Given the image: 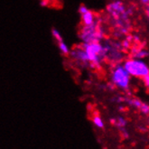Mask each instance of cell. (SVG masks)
Wrapping results in <instances>:
<instances>
[{
  "instance_id": "1",
  "label": "cell",
  "mask_w": 149,
  "mask_h": 149,
  "mask_svg": "<svg viewBox=\"0 0 149 149\" xmlns=\"http://www.w3.org/2000/svg\"><path fill=\"white\" fill-rule=\"evenodd\" d=\"M105 10L114 36L118 38L126 36L131 27L132 8L127 6L123 0H109Z\"/></svg>"
},
{
  "instance_id": "2",
  "label": "cell",
  "mask_w": 149,
  "mask_h": 149,
  "mask_svg": "<svg viewBox=\"0 0 149 149\" xmlns=\"http://www.w3.org/2000/svg\"><path fill=\"white\" fill-rule=\"evenodd\" d=\"M84 56L87 63V68L94 70L101 69L107 63V52L103 42H91V43H81Z\"/></svg>"
},
{
  "instance_id": "3",
  "label": "cell",
  "mask_w": 149,
  "mask_h": 149,
  "mask_svg": "<svg viewBox=\"0 0 149 149\" xmlns=\"http://www.w3.org/2000/svg\"><path fill=\"white\" fill-rule=\"evenodd\" d=\"M107 32L101 21L98 20L91 25H81L79 30V40L81 43H91L103 42L106 38Z\"/></svg>"
},
{
  "instance_id": "4",
  "label": "cell",
  "mask_w": 149,
  "mask_h": 149,
  "mask_svg": "<svg viewBox=\"0 0 149 149\" xmlns=\"http://www.w3.org/2000/svg\"><path fill=\"white\" fill-rule=\"evenodd\" d=\"M109 81L113 88L122 91H128L132 84V77L127 72L123 63L113 64L109 70Z\"/></svg>"
},
{
  "instance_id": "5",
  "label": "cell",
  "mask_w": 149,
  "mask_h": 149,
  "mask_svg": "<svg viewBox=\"0 0 149 149\" xmlns=\"http://www.w3.org/2000/svg\"><path fill=\"white\" fill-rule=\"evenodd\" d=\"M123 65L133 79L142 80L143 78L149 74V64L146 60L130 56L125 59Z\"/></svg>"
},
{
  "instance_id": "6",
  "label": "cell",
  "mask_w": 149,
  "mask_h": 149,
  "mask_svg": "<svg viewBox=\"0 0 149 149\" xmlns=\"http://www.w3.org/2000/svg\"><path fill=\"white\" fill-rule=\"evenodd\" d=\"M107 52V62L113 64L123 63L125 61L126 51L122 47L121 42L108 39L103 41Z\"/></svg>"
},
{
  "instance_id": "7",
  "label": "cell",
  "mask_w": 149,
  "mask_h": 149,
  "mask_svg": "<svg viewBox=\"0 0 149 149\" xmlns=\"http://www.w3.org/2000/svg\"><path fill=\"white\" fill-rule=\"evenodd\" d=\"M78 13H79V15H80L82 25H91V24H95L99 20L96 14L85 5L80 6V7H79V9H78Z\"/></svg>"
},
{
  "instance_id": "8",
  "label": "cell",
  "mask_w": 149,
  "mask_h": 149,
  "mask_svg": "<svg viewBox=\"0 0 149 149\" xmlns=\"http://www.w3.org/2000/svg\"><path fill=\"white\" fill-rule=\"evenodd\" d=\"M51 33H52V38H54V42H56L57 48H58L59 52H61V54H63L64 56H69L70 54H71L72 49L69 47L67 42L63 39V34L61 33V32L56 28H52Z\"/></svg>"
},
{
  "instance_id": "9",
  "label": "cell",
  "mask_w": 149,
  "mask_h": 149,
  "mask_svg": "<svg viewBox=\"0 0 149 149\" xmlns=\"http://www.w3.org/2000/svg\"><path fill=\"white\" fill-rule=\"evenodd\" d=\"M130 107H132L137 110H139L144 115H148L149 114V104L142 101L141 100L136 98H127L124 100Z\"/></svg>"
},
{
  "instance_id": "10",
  "label": "cell",
  "mask_w": 149,
  "mask_h": 149,
  "mask_svg": "<svg viewBox=\"0 0 149 149\" xmlns=\"http://www.w3.org/2000/svg\"><path fill=\"white\" fill-rule=\"evenodd\" d=\"M129 54L131 57L146 60L149 56V51L145 46L139 45H133L129 49Z\"/></svg>"
},
{
  "instance_id": "11",
  "label": "cell",
  "mask_w": 149,
  "mask_h": 149,
  "mask_svg": "<svg viewBox=\"0 0 149 149\" xmlns=\"http://www.w3.org/2000/svg\"><path fill=\"white\" fill-rule=\"evenodd\" d=\"M111 123L115 125L117 127L122 129V128H125L127 126V121L124 118L122 117H118L117 118H113L111 119Z\"/></svg>"
},
{
  "instance_id": "12",
  "label": "cell",
  "mask_w": 149,
  "mask_h": 149,
  "mask_svg": "<svg viewBox=\"0 0 149 149\" xmlns=\"http://www.w3.org/2000/svg\"><path fill=\"white\" fill-rule=\"evenodd\" d=\"M92 122H93V124L99 127V128H103L104 127V122H103V119L99 115H95L93 116L92 118Z\"/></svg>"
},
{
  "instance_id": "13",
  "label": "cell",
  "mask_w": 149,
  "mask_h": 149,
  "mask_svg": "<svg viewBox=\"0 0 149 149\" xmlns=\"http://www.w3.org/2000/svg\"><path fill=\"white\" fill-rule=\"evenodd\" d=\"M142 82H143L144 87L146 88V90H148V91H149V74H148V75H146L145 78H143V79H142Z\"/></svg>"
},
{
  "instance_id": "14",
  "label": "cell",
  "mask_w": 149,
  "mask_h": 149,
  "mask_svg": "<svg viewBox=\"0 0 149 149\" xmlns=\"http://www.w3.org/2000/svg\"><path fill=\"white\" fill-rule=\"evenodd\" d=\"M145 12H146V16L147 20L149 21V4L147 6H146V9H145Z\"/></svg>"
},
{
  "instance_id": "15",
  "label": "cell",
  "mask_w": 149,
  "mask_h": 149,
  "mask_svg": "<svg viewBox=\"0 0 149 149\" xmlns=\"http://www.w3.org/2000/svg\"><path fill=\"white\" fill-rule=\"evenodd\" d=\"M138 1L144 6H147L149 4V0H138Z\"/></svg>"
}]
</instances>
